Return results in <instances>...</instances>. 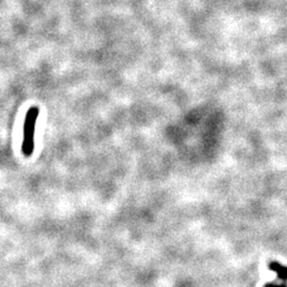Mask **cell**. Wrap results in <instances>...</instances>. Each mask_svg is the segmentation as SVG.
Wrapping results in <instances>:
<instances>
[{
	"label": "cell",
	"mask_w": 287,
	"mask_h": 287,
	"mask_svg": "<svg viewBox=\"0 0 287 287\" xmlns=\"http://www.w3.org/2000/svg\"><path fill=\"white\" fill-rule=\"evenodd\" d=\"M270 269L278 273V279L279 280H281L284 283L287 282V267L286 266H283L279 263H271Z\"/></svg>",
	"instance_id": "cell-2"
},
{
	"label": "cell",
	"mask_w": 287,
	"mask_h": 287,
	"mask_svg": "<svg viewBox=\"0 0 287 287\" xmlns=\"http://www.w3.org/2000/svg\"><path fill=\"white\" fill-rule=\"evenodd\" d=\"M266 287H287V284L284 283V282H282L281 284L276 283V282H272V283H270V284H267Z\"/></svg>",
	"instance_id": "cell-3"
},
{
	"label": "cell",
	"mask_w": 287,
	"mask_h": 287,
	"mask_svg": "<svg viewBox=\"0 0 287 287\" xmlns=\"http://www.w3.org/2000/svg\"><path fill=\"white\" fill-rule=\"evenodd\" d=\"M38 114H40V110H38V108L32 107L28 110L25 117L21 151L23 155L27 156V158L31 156L34 151V134H35V127H36Z\"/></svg>",
	"instance_id": "cell-1"
}]
</instances>
